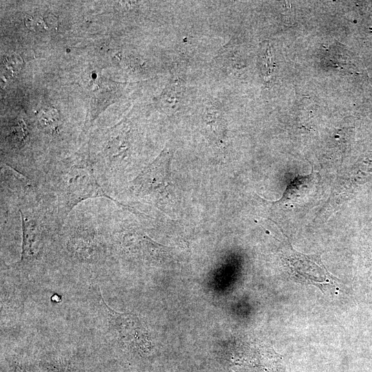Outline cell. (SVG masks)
<instances>
[{"instance_id": "obj_1", "label": "cell", "mask_w": 372, "mask_h": 372, "mask_svg": "<svg viewBox=\"0 0 372 372\" xmlns=\"http://www.w3.org/2000/svg\"><path fill=\"white\" fill-rule=\"evenodd\" d=\"M45 171L46 174L42 193L52 205L63 227L74 207L89 198H106L118 205L127 208L105 192L92 163L89 161H65Z\"/></svg>"}, {"instance_id": "obj_2", "label": "cell", "mask_w": 372, "mask_h": 372, "mask_svg": "<svg viewBox=\"0 0 372 372\" xmlns=\"http://www.w3.org/2000/svg\"><path fill=\"white\" fill-rule=\"evenodd\" d=\"M172 154L165 148L159 156L131 182L130 189L142 198L162 204L168 198L172 185L170 164Z\"/></svg>"}, {"instance_id": "obj_3", "label": "cell", "mask_w": 372, "mask_h": 372, "mask_svg": "<svg viewBox=\"0 0 372 372\" xmlns=\"http://www.w3.org/2000/svg\"><path fill=\"white\" fill-rule=\"evenodd\" d=\"M283 258L291 277L296 282L314 285L324 293L338 292L339 280L326 269L319 255H306L290 247Z\"/></svg>"}, {"instance_id": "obj_4", "label": "cell", "mask_w": 372, "mask_h": 372, "mask_svg": "<svg viewBox=\"0 0 372 372\" xmlns=\"http://www.w3.org/2000/svg\"><path fill=\"white\" fill-rule=\"evenodd\" d=\"M99 306L110 329L117 340L127 349L145 351L149 346L147 331L138 318L130 313H119L111 309L99 292Z\"/></svg>"}, {"instance_id": "obj_5", "label": "cell", "mask_w": 372, "mask_h": 372, "mask_svg": "<svg viewBox=\"0 0 372 372\" xmlns=\"http://www.w3.org/2000/svg\"><path fill=\"white\" fill-rule=\"evenodd\" d=\"M65 245L69 256L82 263L96 262L105 251L102 235L96 227L85 222H78L70 228Z\"/></svg>"}, {"instance_id": "obj_6", "label": "cell", "mask_w": 372, "mask_h": 372, "mask_svg": "<svg viewBox=\"0 0 372 372\" xmlns=\"http://www.w3.org/2000/svg\"><path fill=\"white\" fill-rule=\"evenodd\" d=\"M114 241L122 254L147 262L161 261L168 251L136 228L118 230L114 234Z\"/></svg>"}, {"instance_id": "obj_7", "label": "cell", "mask_w": 372, "mask_h": 372, "mask_svg": "<svg viewBox=\"0 0 372 372\" xmlns=\"http://www.w3.org/2000/svg\"><path fill=\"white\" fill-rule=\"evenodd\" d=\"M203 123L208 139L217 145H223L225 140V123L217 107L210 105L205 108Z\"/></svg>"}, {"instance_id": "obj_8", "label": "cell", "mask_w": 372, "mask_h": 372, "mask_svg": "<svg viewBox=\"0 0 372 372\" xmlns=\"http://www.w3.org/2000/svg\"><path fill=\"white\" fill-rule=\"evenodd\" d=\"M258 61L264 83L269 85L274 78L276 63L268 41L260 44Z\"/></svg>"}, {"instance_id": "obj_9", "label": "cell", "mask_w": 372, "mask_h": 372, "mask_svg": "<svg viewBox=\"0 0 372 372\" xmlns=\"http://www.w3.org/2000/svg\"><path fill=\"white\" fill-rule=\"evenodd\" d=\"M183 85L181 79L176 76L168 83V85L161 94L162 105L168 110L174 111L180 107L183 96Z\"/></svg>"}, {"instance_id": "obj_10", "label": "cell", "mask_w": 372, "mask_h": 372, "mask_svg": "<svg viewBox=\"0 0 372 372\" xmlns=\"http://www.w3.org/2000/svg\"><path fill=\"white\" fill-rule=\"evenodd\" d=\"M40 127L50 135L58 134L61 125V118L58 112L54 108H45L37 114Z\"/></svg>"}, {"instance_id": "obj_11", "label": "cell", "mask_w": 372, "mask_h": 372, "mask_svg": "<svg viewBox=\"0 0 372 372\" xmlns=\"http://www.w3.org/2000/svg\"><path fill=\"white\" fill-rule=\"evenodd\" d=\"M29 131L21 120L11 125L6 132V139L16 149H21L28 143Z\"/></svg>"}, {"instance_id": "obj_12", "label": "cell", "mask_w": 372, "mask_h": 372, "mask_svg": "<svg viewBox=\"0 0 372 372\" xmlns=\"http://www.w3.org/2000/svg\"><path fill=\"white\" fill-rule=\"evenodd\" d=\"M43 372H81L79 368L65 358H48L41 362Z\"/></svg>"}, {"instance_id": "obj_13", "label": "cell", "mask_w": 372, "mask_h": 372, "mask_svg": "<svg viewBox=\"0 0 372 372\" xmlns=\"http://www.w3.org/2000/svg\"><path fill=\"white\" fill-rule=\"evenodd\" d=\"M23 65L21 58L15 54L7 56L2 63V71L8 76L14 77L17 75Z\"/></svg>"}, {"instance_id": "obj_14", "label": "cell", "mask_w": 372, "mask_h": 372, "mask_svg": "<svg viewBox=\"0 0 372 372\" xmlns=\"http://www.w3.org/2000/svg\"><path fill=\"white\" fill-rule=\"evenodd\" d=\"M25 23L27 28L33 32L49 30L44 17L39 14H34L26 17Z\"/></svg>"}, {"instance_id": "obj_15", "label": "cell", "mask_w": 372, "mask_h": 372, "mask_svg": "<svg viewBox=\"0 0 372 372\" xmlns=\"http://www.w3.org/2000/svg\"><path fill=\"white\" fill-rule=\"evenodd\" d=\"M9 372H26L25 369L18 366H15L14 367H12Z\"/></svg>"}]
</instances>
